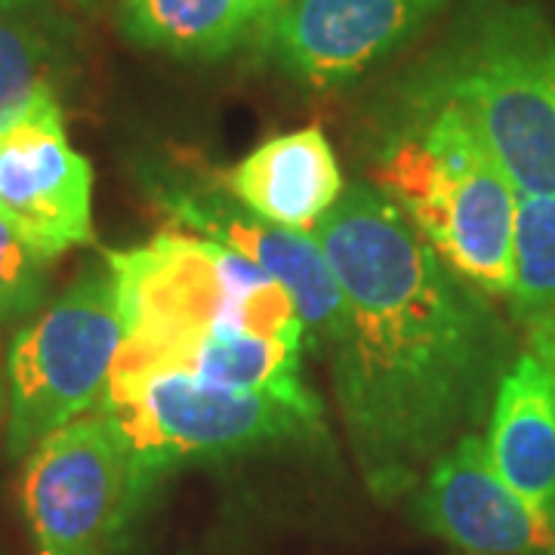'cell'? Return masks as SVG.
I'll return each mask as SVG.
<instances>
[{
    "label": "cell",
    "mask_w": 555,
    "mask_h": 555,
    "mask_svg": "<svg viewBox=\"0 0 555 555\" xmlns=\"http://www.w3.org/2000/svg\"><path fill=\"white\" fill-rule=\"evenodd\" d=\"M312 235L346 302L331 349L346 438L371 496L389 506L476 433L509 367V334L377 185H346Z\"/></svg>",
    "instance_id": "6da1fadb"
},
{
    "label": "cell",
    "mask_w": 555,
    "mask_h": 555,
    "mask_svg": "<svg viewBox=\"0 0 555 555\" xmlns=\"http://www.w3.org/2000/svg\"><path fill=\"white\" fill-rule=\"evenodd\" d=\"M371 177L456 275L481 294H509L518 192L454 102L398 80L374 133Z\"/></svg>",
    "instance_id": "7a4b0ae2"
},
{
    "label": "cell",
    "mask_w": 555,
    "mask_h": 555,
    "mask_svg": "<svg viewBox=\"0 0 555 555\" xmlns=\"http://www.w3.org/2000/svg\"><path fill=\"white\" fill-rule=\"evenodd\" d=\"M404 80L476 124L518 195L555 198V25L537 3L466 0Z\"/></svg>",
    "instance_id": "3957f363"
},
{
    "label": "cell",
    "mask_w": 555,
    "mask_h": 555,
    "mask_svg": "<svg viewBox=\"0 0 555 555\" xmlns=\"http://www.w3.org/2000/svg\"><path fill=\"white\" fill-rule=\"evenodd\" d=\"M105 262L115 275L124 324L118 358L152 356L210 331L306 343L287 291L217 241L170 229L142 247L105 254Z\"/></svg>",
    "instance_id": "277c9868"
},
{
    "label": "cell",
    "mask_w": 555,
    "mask_h": 555,
    "mask_svg": "<svg viewBox=\"0 0 555 555\" xmlns=\"http://www.w3.org/2000/svg\"><path fill=\"white\" fill-rule=\"evenodd\" d=\"M96 411L118 426L139 473L155 488L192 460L324 438V416L158 367H115Z\"/></svg>",
    "instance_id": "5b68a950"
},
{
    "label": "cell",
    "mask_w": 555,
    "mask_h": 555,
    "mask_svg": "<svg viewBox=\"0 0 555 555\" xmlns=\"http://www.w3.org/2000/svg\"><path fill=\"white\" fill-rule=\"evenodd\" d=\"M124 324L118 287L105 266H87L31 324L10 339L3 441L13 460L100 408L115 371Z\"/></svg>",
    "instance_id": "8992f818"
},
{
    "label": "cell",
    "mask_w": 555,
    "mask_h": 555,
    "mask_svg": "<svg viewBox=\"0 0 555 555\" xmlns=\"http://www.w3.org/2000/svg\"><path fill=\"white\" fill-rule=\"evenodd\" d=\"M155 491L108 416H78L25 456L22 513L35 555H120Z\"/></svg>",
    "instance_id": "52a82bcc"
},
{
    "label": "cell",
    "mask_w": 555,
    "mask_h": 555,
    "mask_svg": "<svg viewBox=\"0 0 555 555\" xmlns=\"http://www.w3.org/2000/svg\"><path fill=\"white\" fill-rule=\"evenodd\" d=\"M145 185L177 229L217 241L275 278L297 306L306 343L324 352L334 349L346 321V302L337 275L312 232L281 229L250 214L222 189V182H210L189 167L149 164Z\"/></svg>",
    "instance_id": "ba28073f"
},
{
    "label": "cell",
    "mask_w": 555,
    "mask_h": 555,
    "mask_svg": "<svg viewBox=\"0 0 555 555\" xmlns=\"http://www.w3.org/2000/svg\"><path fill=\"white\" fill-rule=\"evenodd\" d=\"M451 0H287L254 40L284 78L312 90L352 83L414 43Z\"/></svg>",
    "instance_id": "9c48e42d"
},
{
    "label": "cell",
    "mask_w": 555,
    "mask_h": 555,
    "mask_svg": "<svg viewBox=\"0 0 555 555\" xmlns=\"http://www.w3.org/2000/svg\"><path fill=\"white\" fill-rule=\"evenodd\" d=\"M0 217L40 259L93 244V167L65 133L62 100L0 127Z\"/></svg>",
    "instance_id": "30bf717a"
},
{
    "label": "cell",
    "mask_w": 555,
    "mask_h": 555,
    "mask_svg": "<svg viewBox=\"0 0 555 555\" xmlns=\"http://www.w3.org/2000/svg\"><path fill=\"white\" fill-rule=\"evenodd\" d=\"M414 521L463 555H553L555 528L506 485L478 433L444 448L416 485Z\"/></svg>",
    "instance_id": "8fae6325"
},
{
    "label": "cell",
    "mask_w": 555,
    "mask_h": 555,
    "mask_svg": "<svg viewBox=\"0 0 555 555\" xmlns=\"http://www.w3.org/2000/svg\"><path fill=\"white\" fill-rule=\"evenodd\" d=\"M488 451L534 513L555 518V318L528 324L525 346L496 383Z\"/></svg>",
    "instance_id": "7c38bea8"
},
{
    "label": "cell",
    "mask_w": 555,
    "mask_h": 555,
    "mask_svg": "<svg viewBox=\"0 0 555 555\" xmlns=\"http://www.w3.org/2000/svg\"><path fill=\"white\" fill-rule=\"evenodd\" d=\"M219 182L250 214L294 232H315L346 192L334 145L321 127L266 139Z\"/></svg>",
    "instance_id": "4fadbf2b"
},
{
    "label": "cell",
    "mask_w": 555,
    "mask_h": 555,
    "mask_svg": "<svg viewBox=\"0 0 555 555\" xmlns=\"http://www.w3.org/2000/svg\"><path fill=\"white\" fill-rule=\"evenodd\" d=\"M302 349L306 343L297 339L266 337L250 331H210L204 337L167 346L152 356L118 358L115 367L182 371L219 386L262 392L284 404H294L299 411L324 416L321 398L306 386L302 377Z\"/></svg>",
    "instance_id": "5bb4252c"
},
{
    "label": "cell",
    "mask_w": 555,
    "mask_h": 555,
    "mask_svg": "<svg viewBox=\"0 0 555 555\" xmlns=\"http://www.w3.org/2000/svg\"><path fill=\"white\" fill-rule=\"evenodd\" d=\"M80 68V28L60 0H0V127L56 96Z\"/></svg>",
    "instance_id": "9a60e30c"
},
{
    "label": "cell",
    "mask_w": 555,
    "mask_h": 555,
    "mask_svg": "<svg viewBox=\"0 0 555 555\" xmlns=\"http://www.w3.org/2000/svg\"><path fill=\"white\" fill-rule=\"evenodd\" d=\"M287 0H118V28L142 50L225 60L254 43Z\"/></svg>",
    "instance_id": "2e32d148"
},
{
    "label": "cell",
    "mask_w": 555,
    "mask_h": 555,
    "mask_svg": "<svg viewBox=\"0 0 555 555\" xmlns=\"http://www.w3.org/2000/svg\"><path fill=\"white\" fill-rule=\"evenodd\" d=\"M506 299L525 324L555 318V198L550 195H518Z\"/></svg>",
    "instance_id": "e0dca14e"
},
{
    "label": "cell",
    "mask_w": 555,
    "mask_h": 555,
    "mask_svg": "<svg viewBox=\"0 0 555 555\" xmlns=\"http://www.w3.org/2000/svg\"><path fill=\"white\" fill-rule=\"evenodd\" d=\"M50 294V262L0 217V321L31 318Z\"/></svg>",
    "instance_id": "ac0fdd59"
},
{
    "label": "cell",
    "mask_w": 555,
    "mask_h": 555,
    "mask_svg": "<svg viewBox=\"0 0 555 555\" xmlns=\"http://www.w3.org/2000/svg\"><path fill=\"white\" fill-rule=\"evenodd\" d=\"M65 3L78 7V10H83V13H102L108 0H65Z\"/></svg>",
    "instance_id": "d6986e66"
},
{
    "label": "cell",
    "mask_w": 555,
    "mask_h": 555,
    "mask_svg": "<svg viewBox=\"0 0 555 555\" xmlns=\"http://www.w3.org/2000/svg\"><path fill=\"white\" fill-rule=\"evenodd\" d=\"M7 423V374H3V361H0V426Z\"/></svg>",
    "instance_id": "ffe728a7"
},
{
    "label": "cell",
    "mask_w": 555,
    "mask_h": 555,
    "mask_svg": "<svg viewBox=\"0 0 555 555\" xmlns=\"http://www.w3.org/2000/svg\"><path fill=\"white\" fill-rule=\"evenodd\" d=\"M553 528H555V518H553ZM553 555H555V550H553Z\"/></svg>",
    "instance_id": "44dd1931"
}]
</instances>
